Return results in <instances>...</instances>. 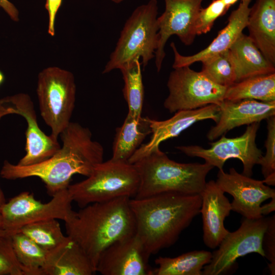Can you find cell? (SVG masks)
Listing matches in <instances>:
<instances>
[{"label":"cell","mask_w":275,"mask_h":275,"mask_svg":"<svg viewBox=\"0 0 275 275\" xmlns=\"http://www.w3.org/2000/svg\"><path fill=\"white\" fill-rule=\"evenodd\" d=\"M60 135L62 146L51 157L29 166L14 164L6 160L0 171L1 177L7 180L38 177L52 197L68 188L74 175L88 177L94 166L103 161V148L92 140L88 128L71 122Z\"/></svg>","instance_id":"obj_1"},{"label":"cell","mask_w":275,"mask_h":275,"mask_svg":"<svg viewBox=\"0 0 275 275\" xmlns=\"http://www.w3.org/2000/svg\"><path fill=\"white\" fill-rule=\"evenodd\" d=\"M129 204L135 221V234L151 256L175 243L200 213L202 197L169 192L131 198Z\"/></svg>","instance_id":"obj_2"},{"label":"cell","mask_w":275,"mask_h":275,"mask_svg":"<svg viewBox=\"0 0 275 275\" xmlns=\"http://www.w3.org/2000/svg\"><path fill=\"white\" fill-rule=\"evenodd\" d=\"M130 199L121 197L89 204L74 211L65 222L67 236L81 246L95 270L99 257L106 247L135 234Z\"/></svg>","instance_id":"obj_3"},{"label":"cell","mask_w":275,"mask_h":275,"mask_svg":"<svg viewBox=\"0 0 275 275\" xmlns=\"http://www.w3.org/2000/svg\"><path fill=\"white\" fill-rule=\"evenodd\" d=\"M133 164L140 176L136 199L169 192L200 194L205 186L207 175L214 168L207 162H176L159 147Z\"/></svg>","instance_id":"obj_4"},{"label":"cell","mask_w":275,"mask_h":275,"mask_svg":"<svg viewBox=\"0 0 275 275\" xmlns=\"http://www.w3.org/2000/svg\"><path fill=\"white\" fill-rule=\"evenodd\" d=\"M158 2L149 0L137 7L126 20L120 37L102 73L121 69L135 60L142 59L144 69L155 58L158 42Z\"/></svg>","instance_id":"obj_5"},{"label":"cell","mask_w":275,"mask_h":275,"mask_svg":"<svg viewBox=\"0 0 275 275\" xmlns=\"http://www.w3.org/2000/svg\"><path fill=\"white\" fill-rule=\"evenodd\" d=\"M139 184V174L133 164L110 159L96 164L87 179L70 184L68 190L72 201L82 208L121 197L133 198Z\"/></svg>","instance_id":"obj_6"},{"label":"cell","mask_w":275,"mask_h":275,"mask_svg":"<svg viewBox=\"0 0 275 275\" xmlns=\"http://www.w3.org/2000/svg\"><path fill=\"white\" fill-rule=\"evenodd\" d=\"M76 87L73 74L49 67L38 74L37 94L41 116L54 140L67 127L75 106Z\"/></svg>","instance_id":"obj_7"},{"label":"cell","mask_w":275,"mask_h":275,"mask_svg":"<svg viewBox=\"0 0 275 275\" xmlns=\"http://www.w3.org/2000/svg\"><path fill=\"white\" fill-rule=\"evenodd\" d=\"M173 69L167 81L169 93L163 103L171 113L212 104L219 105L224 100L227 87L215 83L202 71L188 66Z\"/></svg>","instance_id":"obj_8"},{"label":"cell","mask_w":275,"mask_h":275,"mask_svg":"<svg viewBox=\"0 0 275 275\" xmlns=\"http://www.w3.org/2000/svg\"><path fill=\"white\" fill-rule=\"evenodd\" d=\"M68 188L55 194L47 203L37 200L33 195L22 192L6 202L0 211L3 230L10 235L22 227L37 222L57 219L67 221L73 214Z\"/></svg>","instance_id":"obj_9"},{"label":"cell","mask_w":275,"mask_h":275,"mask_svg":"<svg viewBox=\"0 0 275 275\" xmlns=\"http://www.w3.org/2000/svg\"><path fill=\"white\" fill-rule=\"evenodd\" d=\"M260 123L248 125L240 136L228 138L223 135L214 142L210 143V148L205 149L198 145L178 146L176 148L185 155L198 157L205 160L213 167L223 170L227 160L237 158L243 164L242 174L251 177L255 164H259L263 156L262 151L256 144V138Z\"/></svg>","instance_id":"obj_10"},{"label":"cell","mask_w":275,"mask_h":275,"mask_svg":"<svg viewBox=\"0 0 275 275\" xmlns=\"http://www.w3.org/2000/svg\"><path fill=\"white\" fill-rule=\"evenodd\" d=\"M268 217L244 218L239 228L229 232L218 248L212 253L211 261L203 268V275H218L228 272L238 258L255 253L264 257L262 239L268 226Z\"/></svg>","instance_id":"obj_11"},{"label":"cell","mask_w":275,"mask_h":275,"mask_svg":"<svg viewBox=\"0 0 275 275\" xmlns=\"http://www.w3.org/2000/svg\"><path fill=\"white\" fill-rule=\"evenodd\" d=\"M22 116L27 123L25 154L17 164L29 166L42 162L53 155L61 147L58 140L46 134L40 128L31 97L23 93L0 99V121L8 115Z\"/></svg>","instance_id":"obj_12"},{"label":"cell","mask_w":275,"mask_h":275,"mask_svg":"<svg viewBox=\"0 0 275 275\" xmlns=\"http://www.w3.org/2000/svg\"><path fill=\"white\" fill-rule=\"evenodd\" d=\"M203 1L164 0V11L157 19L159 39L154 58L158 72L166 56L165 45L171 36L176 35L185 45L194 42L197 36L195 23Z\"/></svg>","instance_id":"obj_13"},{"label":"cell","mask_w":275,"mask_h":275,"mask_svg":"<svg viewBox=\"0 0 275 275\" xmlns=\"http://www.w3.org/2000/svg\"><path fill=\"white\" fill-rule=\"evenodd\" d=\"M224 192L233 197L232 210L248 219L262 217V203L275 197V190L265 185L263 180L254 179L240 174L234 168L227 173L219 170L215 181Z\"/></svg>","instance_id":"obj_14"},{"label":"cell","mask_w":275,"mask_h":275,"mask_svg":"<svg viewBox=\"0 0 275 275\" xmlns=\"http://www.w3.org/2000/svg\"><path fill=\"white\" fill-rule=\"evenodd\" d=\"M150 256L135 234L106 247L99 257L96 271L103 275H153Z\"/></svg>","instance_id":"obj_15"},{"label":"cell","mask_w":275,"mask_h":275,"mask_svg":"<svg viewBox=\"0 0 275 275\" xmlns=\"http://www.w3.org/2000/svg\"><path fill=\"white\" fill-rule=\"evenodd\" d=\"M218 111L219 106L212 104L195 109L177 111L171 118L163 121L150 118L151 139L147 143L142 144L128 162L134 163L155 148L159 147L161 142L178 136L196 122L211 119L216 123L218 119Z\"/></svg>","instance_id":"obj_16"},{"label":"cell","mask_w":275,"mask_h":275,"mask_svg":"<svg viewBox=\"0 0 275 275\" xmlns=\"http://www.w3.org/2000/svg\"><path fill=\"white\" fill-rule=\"evenodd\" d=\"M218 106V121L207 134V138L210 141L215 140L235 127L260 123L275 115V101L224 100Z\"/></svg>","instance_id":"obj_17"},{"label":"cell","mask_w":275,"mask_h":275,"mask_svg":"<svg viewBox=\"0 0 275 275\" xmlns=\"http://www.w3.org/2000/svg\"><path fill=\"white\" fill-rule=\"evenodd\" d=\"M214 180L206 182L201 193L200 213L203 222V239L205 245L215 249L230 232L224 226L232 210L231 203Z\"/></svg>","instance_id":"obj_18"},{"label":"cell","mask_w":275,"mask_h":275,"mask_svg":"<svg viewBox=\"0 0 275 275\" xmlns=\"http://www.w3.org/2000/svg\"><path fill=\"white\" fill-rule=\"evenodd\" d=\"M251 2L252 0H240L237 8L231 13L227 25L206 48L199 52L191 56H183L172 42L170 46L174 57L173 68L189 66L229 49L246 27Z\"/></svg>","instance_id":"obj_19"},{"label":"cell","mask_w":275,"mask_h":275,"mask_svg":"<svg viewBox=\"0 0 275 275\" xmlns=\"http://www.w3.org/2000/svg\"><path fill=\"white\" fill-rule=\"evenodd\" d=\"M246 28L248 36L275 65V0H256L250 7Z\"/></svg>","instance_id":"obj_20"},{"label":"cell","mask_w":275,"mask_h":275,"mask_svg":"<svg viewBox=\"0 0 275 275\" xmlns=\"http://www.w3.org/2000/svg\"><path fill=\"white\" fill-rule=\"evenodd\" d=\"M96 272L83 249L67 236L63 243L48 253L43 275H92Z\"/></svg>","instance_id":"obj_21"},{"label":"cell","mask_w":275,"mask_h":275,"mask_svg":"<svg viewBox=\"0 0 275 275\" xmlns=\"http://www.w3.org/2000/svg\"><path fill=\"white\" fill-rule=\"evenodd\" d=\"M233 62L236 82L275 73V65L262 54L252 40L242 33L229 49Z\"/></svg>","instance_id":"obj_22"},{"label":"cell","mask_w":275,"mask_h":275,"mask_svg":"<svg viewBox=\"0 0 275 275\" xmlns=\"http://www.w3.org/2000/svg\"><path fill=\"white\" fill-rule=\"evenodd\" d=\"M149 120L148 117L135 118L127 114L122 125L116 129L111 160L128 161L146 136L151 133Z\"/></svg>","instance_id":"obj_23"},{"label":"cell","mask_w":275,"mask_h":275,"mask_svg":"<svg viewBox=\"0 0 275 275\" xmlns=\"http://www.w3.org/2000/svg\"><path fill=\"white\" fill-rule=\"evenodd\" d=\"M212 253L193 251L177 257H159L155 260L157 267L153 268V275H202L204 266L210 263Z\"/></svg>","instance_id":"obj_24"},{"label":"cell","mask_w":275,"mask_h":275,"mask_svg":"<svg viewBox=\"0 0 275 275\" xmlns=\"http://www.w3.org/2000/svg\"><path fill=\"white\" fill-rule=\"evenodd\" d=\"M275 101V73L254 76L227 87L224 100Z\"/></svg>","instance_id":"obj_25"},{"label":"cell","mask_w":275,"mask_h":275,"mask_svg":"<svg viewBox=\"0 0 275 275\" xmlns=\"http://www.w3.org/2000/svg\"><path fill=\"white\" fill-rule=\"evenodd\" d=\"M10 236L15 254L25 275H43L48 252L21 232L16 231Z\"/></svg>","instance_id":"obj_26"},{"label":"cell","mask_w":275,"mask_h":275,"mask_svg":"<svg viewBox=\"0 0 275 275\" xmlns=\"http://www.w3.org/2000/svg\"><path fill=\"white\" fill-rule=\"evenodd\" d=\"M141 67L140 60H135L120 69L124 82L122 91L128 104V115L135 118L142 116L144 97Z\"/></svg>","instance_id":"obj_27"},{"label":"cell","mask_w":275,"mask_h":275,"mask_svg":"<svg viewBox=\"0 0 275 275\" xmlns=\"http://www.w3.org/2000/svg\"><path fill=\"white\" fill-rule=\"evenodd\" d=\"M47 252L63 243L67 236L63 234L57 219H49L26 225L19 230Z\"/></svg>","instance_id":"obj_28"},{"label":"cell","mask_w":275,"mask_h":275,"mask_svg":"<svg viewBox=\"0 0 275 275\" xmlns=\"http://www.w3.org/2000/svg\"><path fill=\"white\" fill-rule=\"evenodd\" d=\"M201 62V71L217 85L228 87L235 82V68L229 49Z\"/></svg>","instance_id":"obj_29"},{"label":"cell","mask_w":275,"mask_h":275,"mask_svg":"<svg viewBox=\"0 0 275 275\" xmlns=\"http://www.w3.org/2000/svg\"><path fill=\"white\" fill-rule=\"evenodd\" d=\"M267 135L265 142L266 152L265 156L260 159L259 164L264 183L268 185H275V115L266 119Z\"/></svg>","instance_id":"obj_30"},{"label":"cell","mask_w":275,"mask_h":275,"mask_svg":"<svg viewBox=\"0 0 275 275\" xmlns=\"http://www.w3.org/2000/svg\"><path fill=\"white\" fill-rule=\"evenodd\" d=\"M0 275H25L15 254L11 236H0Z\"/></svg>","instance_id":"obj_31"},{"label":"cell","mask_w":275,"mask_h":275,"mask_svg":"<svg viewBox=\"0 0 275 275\" xmlns=\"http://www.w3.org/2000/svg\"><path fill=\"white\" fill-rule=\"evenodd\" d=\"M227 11L222 0H213L207 7L202 8L195 23L196 35L209 32L216 19L224 15Z\"/></svg>","instance_id":"obj_32"},{"label":"cell","mask_w":275,"mask_h":275,"mask_svg":"<svg viewBox=\"0 0 275 275\" xmlns=\"http://www.w3.org/2000/svg\"><path fill=\"white\" fill-rule=\"evenodd\" d=\"M262 249L269 261L268 268L271 275L275 274V216L268 217V223L262 239Z\"/></svg>","instance_id":"obj_33"},{"label":"cell","mask_w":275,"mask_h":275,"mask_svg":"<svg viewBox=\"0 0 275 275\" xmlns=\"http://www.w3.org/2000/svg\"><path fill=\"white\" fill-rule=\"evenodd\" d=\"M62 0H46L45 8L49 16L48 33L51 36L55 34L54 24L57 12L60 8Z\"/></svg>","instance_id":"obj_34"},{"label":"cell","mask_w":275,"mask_h":275,"mask_svg":"<svg viewBox=\"0 0 275 275\" xmlns=\"http://www.w3.org/2000/svg\"><path fill=\"white\" fill-rule=\"evenodd\" d=\"M0 7L13 20H19V12L15 6L8 0H0Z\"/></svg>","instance_id":"obj_35"},{"label":"cell","mask_w":275,"mask_h":275,"mask_svg":"<svg viewBox=\"0 0 275 275\" xmlns=\"http://www.w3.org/2000/svg\"><path fill=\"white\" fill-rule=\"evenodd\" d=\"M275 209V197L271 198L269 203L261 205V213L263 216L267 215Z\"/></svg>","instance_id":"obj_36"},{"label":"cell","mask_w":275,"mask_h":275,"mask_svg":"<svg viewBox=\"0 0 275 275\" xmlns=\"http://www.w3.org/2000/svg\"><path fill=\"white\" fill-rule=\"evenodd\" d=\"M224 4H225L227 10L229 9V8L235 4L236 2H237L239 0H222Z\"/></svg>","instance_id":"obj_37"},{"label":"cell","mask_w":275,"mask_h":275,"mask_svg":"<svg viewBox=\"0 0 275 275\" xmlns=\"http://www.w3.org/2000/svg\"><path fill=\"white\" fill-rule=\"evenodd\" d=\"M6 203V200L5 198L4 194L0 187V211L3 206Z\"/></svg>","instance_id":"obj_38"},{"label":"cell","mask_w":275,"mask_h":275,"mask_svg":"<svg viewBox=\"0 0 275 275\" xmlns=\"http://www.w3.org/2000/svg\"><path fill=\"white\" fill-rule=\"evenodd\" d=\"M5 79V77L2 73V72L0 70V86L3 84Z\"/></svg>","instance_id":"obj_39"},{"label":"cell","mask_w":275,"mask_h":275,"mask_svg":"<svg viewBox=\"0 0 275 275\" xmlns=\"http://www.w3.org/2000/svg\"><path fill=\"white\" fill-rule=\"evenodd\" d=\"M5 234H6L5 233V231L3 229L2 226L1 219L0 217V236L5 235Z\"/></svg>","instance_id":"obj_40"},{"label":"cell","mask_w":275,"mask_h":275,"mask_svg":"<svg viewBox=\"0 0 275 275\" xmlns=\"http://www.w3.org/2000/svg\"><path fill=\"white\" fill-rule=\"evenodd\" d=\"M111 1L115 4H119L120 3H122L125 0H111Z\"/></svg>","instance_id":"obj_41"}]
</instances>
